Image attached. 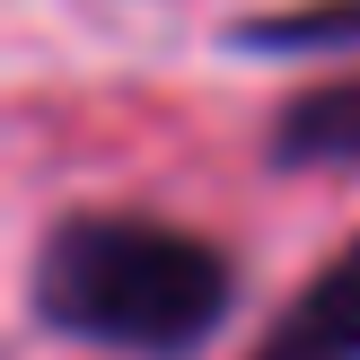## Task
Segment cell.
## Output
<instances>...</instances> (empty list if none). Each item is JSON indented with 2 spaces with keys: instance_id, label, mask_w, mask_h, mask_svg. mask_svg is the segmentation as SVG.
<instances>
[{
  "instance_id": "1",
  "label": "cell",
  "mask_w": 360,
  "mask_h": 360,
  "mask_svg": "<svg viewBox=\"0 0 360 360\" xmlns=\"http://www.w3.org/2000/svg\"><path fill=\"white\" fill-rule=\"evenodd\" d=\"M238 290V255L158 211H62L27 264L35 326L105 360H202Z\"/></svg>"
},
{
  "instance_id": "2",
  "label": "cell",
  "mask_w": 360,
  "mask_h": 360,
  "mask_svg": "<svg viewBox=\"0 0 360 360\" xmlns=\"http://www.w3.org/2000/svg\"><path fill=\"white\" fill-rule=\"evenodd\" d=\"M246 360H360V238L281 299V316Z\"/></svg>"
},
{
  "instance_id": "3",
  "label": "cell",
  "mask_w": 360,
  "mask_h": 360,
  "mask_svg": "<svg viewBox=\"0 0 360 360\" xmlns=\"http://www.w3.org/2000/svg\"><path fill=\"white\" fill-rule=\"evenodd\" d=\"M264 158H273V167H290V176L360 167V70H352V79L299 88V97L273 115V132H264Z\"/></svg>"
},
{
  "instance_id": "4",
  "label": "cell",
  "mask_w": 360,
  "mask_h": 360,
  "mask_svg": "<svg viewBox=\"0 0 360 360\" xmlns=\"http://www.w3.org/2000/svg\"><path fill=\"white\" fill-rule=\"evenodd\" d=\"M229 53L255 62H334L360 53V0H281V9H246L229 18Z\"/></svg>"
}]
</instances>
